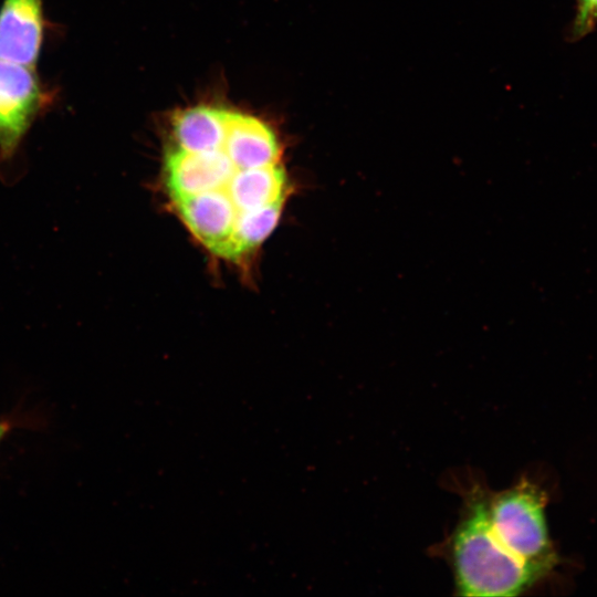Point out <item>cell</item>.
I'll return each mask as SVG.
<instances>
[{"mask_svg":"<svg viewBox=\"0 0 597 597\" xmlns=\"http://www.w3.org/2000/svg\"><path fill=\"white\" fill-rule=\"evenodd\" d=\"M165 182L171 200L206 191L224 192L240 168L222 148L191 153L177 147L165 157Z\"/></svg>","mask_w":597,"mask_h":597,"instance_id":"obj_4","label":"cell"},{"mask_svg":"<svg viewBox=\"0 0 597 597\" xmlns=\"http://www.w3.org/2000/svg\"><path fill=\"white\" fill-rule=\"evenodd\" d=\"M597 24V0H577L576 15L572 29L573 40L590 33Z\"/></svg>","mask_w":597,"mask_h":597,"instance_id":"obj_11","label":"cell"},{"mask_svg":"<svg viewBox=\"0 0 597 597\" xmlns=\"http://www.w3.org/2000/svg\"><path fill=\"white\" fill-rule=\"evenodd\" d=\"M45 25L43 0H2L0 57L35 67Z\"/></svg>","mask_w":597,"mask_h":597,"instance_id":"obj_6","label":"cell"},{"mask_svg":"<svg viewBox=\"0 0 597 597\" xmlns=\"http://www.w3.org/2000/svg\"><path fill=\"white\" fill-rule=\"evenodd\" d=\"M17 419L2 418L0 419V444L7 434L17 426Z\"/></svg>","mask_w":597,"mask_h":597,"instance_id":"obj_12","label":"cell"},{"mask_svg":"<svg viewBox=\"0 0 597 597\" xmlns=\"http://www.w3.org/2000/svg\"><path fill=\"white\" fill-rule=\"evenodd\" d=\"M224 192L241 216L243 212L285 201L287 178L279 164L249 169H238ZM239 216V217H240Z\"/></svg>","mask_w":597,"mask_h":597,"instance_id":"obj_9","label":"cell"},{"mask_svg":"<svg viewBox=\"0 0 597 597\" xmlns=\"http://www.w3.org/2000/svg\"><path fill=\"white\" fill-rule=\"evenodd\" d=\"M284 200L243 212L237 220L227 260L237 261L260 245L279 222Z\"/></svg>","mask_w":597,"mask_h":597,"instance_id":"obj_10","label":"cell"},{"mask_svg":"<svg viewBox=\"0 0 597 597\" xmlns=\"http://www.w3.org/2000/svg\"><path fill=\"white\" fill-rule=\"evenodd\" d=\"M55 92L35 67L0 57V163L11 161L35 121L53 105Z\"/></svg>","mask_w":597,"mask_h":597,"instance_id":"obj_3","label":"cell"},{"mask_svg":"<svg viewBox=\"0 0 597 597\" xmlns=\"http://www.w3.org/2000/svg\"><path fill=\"white\" fill-rule=\"evenodd\" d=\"M171 201L190 232L210 252L227 260L240 216L227 193L206 191Z\"/></svg>","mask_w":597,"mask_h":597,"instance_id":"obj_5","label":"cell"},{"mask_svg":"<svg viewBox=\"0 0 597 597\" xmlns=\"http://www.w3.org/2000/svg\"><path fill=\"white\" fill-rule=\"evenodd\" d=\"M229 111L197 105L177 112L171 119L176 147L201 153L223 147Z\"/></svg>","mask_w":597,"mask_h":597,"instance_id":"obj_8","label":"cell"},{"mask_svg":"<svg viewBox=\"0 0 597 597\" xmlns=\"http://www.w3.org/2000/svg\"><path fill=\"white\" fill-rule=\"evenodd\" d=\"M223 149L240 169L279 164L280 147L274 132L264 122L248 114L228 113Z\"/></svg>","mask_w":597,"mask_h":597,"instance_id":"obj_7","label":"cell"},{"mask_svg":"<svg viewBox=\"0 0 597 597\" xmlns=\"http://www.w3.org/2000/svg\"><path fill=\"white\" fill-rule=\"evenodd\" d=\"M457 594L467 597H511L542 576L512 554L495 535L488 495L473 491L451 538Z\"/></svg>","mask_w":597,"mask_h":597,"instance_id":"obj_1","label":"cell"},{"mask_svg":"<svg viewBox=\"0 0 597 597\" xmlns=\"http://www.w3.org/2000/svg\"><path fill=\"white\" fill-rule=\"evenodd\" d=\"M546 501L545 493L525 479L488 496L489 517L495 535L512 554L541 576L557 562L545 520Z\"/></svg>","mask_w":597,"mask_h":597,"instance_id":"obj_2","label":"cell"}]
</instances>
